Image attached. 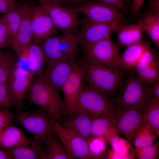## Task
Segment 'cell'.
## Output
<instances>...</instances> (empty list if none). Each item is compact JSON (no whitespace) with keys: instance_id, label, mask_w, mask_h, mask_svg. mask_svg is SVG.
I'll use <instances>...</instances> for the list:
<instances>
[{"instance_id":"1","label":"cell","mask_w":159,"mask_h":159,"mask_svg":"<svg viewBox=\"0 0 159 159\" xmlns=\"http://www.w3.org/2000/svg\"><path fill=\"white\" fill-rule=\"evenodd\" d=\"M87 84L106 95L112 101L125 77L120 68H111L84 56L80 60Z\"/></svg>"},{"instance_id":"2","label":"cell","mask_w":159,"mask_h":159,"mask_svg":"<svg viewBox=\"0 0 159 159\" xmlns=\"http://www.w3.org/2000/svg\"><path fill=\"white\" fill-rule=\"evenodd\" d=\"M26 97L30 103L38 105L54 120L58 121L67 113V107L59 92L39 74L34 77Z\"/></svg>"},{"instance_id":"3","label":"cell","mask_w":159,"mask_h":159,"mask_svg":"<svg viewBox=\"0 0 159 159\" xmlns=\"http://www.w3.org/2000/svg\"><path fill=\"white\" fill-rule=\"evenodd\" d=\"M132 72L125 77L113 103L124 108H144L152 97L151 87H148Z\"/></svg>"},{"instance_id":"4","label":"cell","mask_w":159,"mask_h":159,"mask_svg":"<svg viewBox=\"0 0 159 159\" xmlns=\"http://www.w3.org/2000/svg\"><path fill=\"white\" fill-rule=\"evenodd\" d=\"M14 119L33 136V139L41 145H46L52 132V119L41 108L29 111L17 109Z\"/></svg>"},{"instance_id":"5","label":"cell","mask_w":159,"mask_h":159,"mask_svg":"<svg viewBox=\"0 0 159 159\" xmlns=\"http://www.w3.org/2000/svg\"><path fill=\"white\" fill-rule=\"evenodd\" d=\"M40 46L47 63L62 59L77 58L80 49L74 34L52 37Z\"/></svg>"},{"instance_id":"6","label":"cell","mask_w":159,"mask_h":159,"mask_svg":"<svg viewBox=\"0 0 159 159\" xmlns=\"http://www.w3.org/2000/svg\"><path fill=\"white\" fill-rule=\"evenodd\" d=\"M113 105L109 117L119 133L128 141L133 142L144 121L143 108H124Z\"/></svg>"},{"instance_id":"7","label":"cell","mask_w":159,"mask_h":159,"mask_svg":"<svg viewBox=\"0 0 159 159\" xmlns=\"http://www.w3.org/2000/svg\"><path fill=\"white\" fill-rule=\"evenodd\" d=\"M113 105L106 95L86 84L83 85L75 111L83 112L92 118L101 115L109 117Z\"/></svg>"},{"instance_id":"8","label":"cell","mask_w":159,"mask_h":159,"mask_svg":"<svg viewBox=\"0 0 159 159\" xmlns=\"http://www.w3.org/2000/svg\"><path fill=\"white\" fill-rule=\"evenodd\" d=\"M75 9L87 20L119 26L126 21L123 12L111 5L94 0L83 1Z\"/></svg>"},{"instance_id":"9","label":"cell","mask_w":159,"mask_h":159,"mask_svg":"<svg viewBox=\"0 0 159 159\" xmlns=\"http://www.w3.org/2000/svg\"><path fill=\"white\" fill-rule=\"evenodd\" d=\"M37 1L47 12L56 27L63 34H76L81 21L79 17V13L75 9L44 0Z\"/></svg>"},{"instance_id":"10","label":"cell","mask_w":159,"mask_h":159,"mask_svg":"<svg viewBox=\"0 0 159 159\" xmlns=\"http://www.w3.org/2000/svg\"><path fill=\"white\" fill-rule=\"evenodd\" d=\"M81 21L82 27L75 35L80 49L83 52L98 42L110 38L119 26L92 22L85 19Z\"/></svg>"},{"instance_id":"11","label":"cell","mask_w":159,"mask_h":159,"mask_svg":"<svg viewBox=\"0 0 159 159\" xmlns=\"http://www.w3.org/2000/svg\"><path fill=\"white\" fill-rule=\"evenodd\" d=\"M52 122L53 133L58 136L71 159H95L89 151L87 139L65 129L57 121Z\"/></svg>"},{"instance_id":"12","label":"cell","mask_w":159,"mask_h":159,"mask_svg":"<svg viewBox=\"0 0 159 159\" xmlns=\"http://www.w3.org/2000/svg\"><path fill=\"white\" fill-rule=\"evenodd\" d=\"M79 59H64L47 63L46 67L38 74L51 86L59 92Z\"/></svg>"},{"instance_id":"13","label":"cell","mask_w":159,"mask_h":159,"mask_svg":"<svg viewBox=\"0 0 159 159\" xmlns=\"http://www.w3.org/2000/svg\"><path fill=\"white\" fill-rule=\"evenodd\" d=\"M31 23L33 40L38 45L58 33L49 15L40 6H32Z\"/></svg>"},{"instance_id":"14","label":"cell","mask_w":159,"mask_h":159,"mask_svg":"<svg viewBox=\"0 0 159 159\" xmlns=\"http://www.w3.org/2000/svg\"><path fill=\"white\" fill-rule=\"evenodd\" d=\"M84 81L83 70L80 59H79L61 89L64 94L67 113L75 111Z\"/></svg>"},{"instance_id":"15","label":"cell","mask_w":159,"mask_h":159,"mask_svg":"<svg viewBox=\"0 0 159 159\" xmlns=\"http://www.w3.org/2000/svg\"><path fill=\"white\" fill-rule=\"evenodd\" d=\"M84 53V56L107 67L119 68L118 46L111 41L110 38L98 42Z\"/></svg>"},{"instance_id":"16","label":"cell","mask_w":159,"mask_h":159,"mask_svg":"<svg viewBox=\"0 0 159 159\" xmlns=\"http://www.w3.org/2000/svg\"><path fill=\"white\" fill-rule=\"evenodd\" d=\"M21 20L16 32L11 36L10 44L16 52L31 43L33 40L31 23L32 6L26 3L18 4Z\"/></svg>"},{"instance_id":"17","label":"cell","mask_w":159,"mask_h":159,"mask_svg":"<svg viewBox=\"0 0 159 159\" xmlns=\"http://www.w3.org/2000/svg\"><path fill=\"white\" fill-rule=\"evenodd\" d=\"M34 74L16 65L6 83L14 97L15 107L21 109L31 84Z\"/></svg>"},{"instance_id":"18","label":"cell","mask_w":159,"mask_h":159,"mask_svg":"<svg viewBox=\"0 0 159 159\" xmlns=\"http://www.w3.org/2000/svg\"><path fill=\"white\" fill-rule=\"evenodd\" d=\"M18 62L21 68L34 75L40 72L47 62L40 46L31 43L20 53Z\"/></svg>"},{"instance_id":"19","label":"cell","mask_w":159,"mask_h":159,"mask_svg":"<svg viewBox=\"0 0 159 159\" xmlns=\"http://www.w3.org/2000/svg\"><path fill=\"white\" fill-rule=\"evenodd\" d=\"M92 118L85 113L75 111L67 113L58 121L65 129L87 139L92 137Z\"/></svg>"},{"instance_id":"20","label":"cell","mask_w":159,"mask_h":159,"mask_svg":"<svg viewBox=\"0 0 159 159\" xmlns=\"http://www.w3.org/2000/svg\"><path fill=\"white\" fill-rule=\"evenodd\" d=\"M150 48L149 43L142 40L127 46L125 51L120 55L119 67L125 72H132L144 53Z\"/></svg>"},{"instance_id":"21","label":"cell","mask_w":159,"mask_h":159,"mask_svg":"<svg viewBox=\"0 0 159 159\" xmlns=\"http://www.w3.org/2000/svg\"><path fill=\"white\" fill-rule=\"evenodd\" d=\"M34 140L28 138L22 130L15 126L11 125L0 132L1 148L5 149L29 145Z\"/></svg>"},{"instance_id":"22","label":"cell","mask_w":159,"mask_h":159,"mask_svg":"<svg viewBox=\"0 0 159 159\" xmlns=\"http://www.w3.org/2000/svg\"><path fill=\"white\" fill-rule=\"evenodd\" d=\"M35 140L29 145L6 149L12 159H45L46 149Z\"/></svg>"},{"instance_id":"23","label":"cell","mask_w":159,"mask_h":159,"mask_svg":"<svg viewBox=\"0 0 159 159\" xmlns=\"http://www.w3.org/2000/svg\"><path fill=\"white\" fill-rule=\"evenodd\" d=\"M122 25L119 26L116 31L119 46H127L142 40L143 30L139 23L128 25Z\"/></svg>"},{"instance_id":"24","label":"cell","mask_w":159,"mask_h":159,"mask_svg":"<svg viewBox=\"0 0 159 159\" xmlns=\"http://www.w3.org/2000/svg\"><path fill=\"white\" fill-rule=\"evenodd\" d=\"M118 132L111 119L106 116H98L92 119L91 136L102 137L107 140L112 136L117 135Z\"/></svg>"},{"instance_id":"25","label":"cell","mask_w":159,"mask_h":159,"mask_svg":"<svg viewBox=\"0 0 159 159\" xmlns=\"http://www.w3.org/2000/svg\"><path fill=\"white\" fill-rule=\"evenodd\" d=\"M138 23L159 47V12L148 11L139 19Z\"/></svg>"},{"instance_id":"26","label":"cell","mask_w":159,"mask_h":159,"mask_svg":"<svg viewBox=\"0 0 159 159\" xmlns=\"http://www.w3.org/2000/svg\"><path fill=\"white\" fill-rule=\"evenodd\" d=\"M135 69L137 76L146 85H153L159 79L158 59L148 64H138Z\"/></svg>"},{"instance_id":"27","label":"cell","mask_w":159,"mask_h":159,"mask_svg":"<svg viewBox=\"0 0 159 159\" xmlns=\"http://www.w3.org/2000/svg\"><path fill=\"white\" fill-rule=\"evenodd\" d=\"M144 119L157 137L159 135V99L152 98L143 110Z\"/></svg>"},{"instance_id":"28","label":"cell","mask_w":159,"mask_h":159,"mask_svg":"<svg viewBox=\"0 0 159 159\" xmlns=\"http://www.w3.org/2000/svg\"><path fill=\"white\" fill-rule=\"evenodd\" d=\"M157 137L150 126L144 119L133 142L136 148H141L152 145Z\"/></svg>"},{"instance_id":"29","label":"cell","mask_w":159,"mask_h":159,"mask_svg":"<svg viewBox=\"0 0 159 159\" xmlns=\"http://www.w3.org/2000/svg\"><path fill=\"white\" fill-rule=\"evenodd\" d=\"M107 140L111 146L112 151L108 158L111 159H128L129 157V150L130 145L127 141L114 135L109 138Z\"/></svg>"},{"instance_id":"30","label":"cell","mask_w":159,"mask_h":159,"mask_svg":"<svg viewBox=\"0 0 159 159\" xmlns=\"http://www.w3.org/2000/svg\"><path fill=\"white\" fill-rule=\"evenodd\" d=\"M52 134L49 138L46 143L45 159H71L62 143L54 138Z\"/></svg>"},{"instance_id":"31","label":"cell","mask_w":159,"mask_h":159,"mask_svg":"<svg viewBox=\"0 0 159 159\" xmlns=\"http://www.w3.org/2000/svg\"><path fill=\"white\" fill-rule=\"evenodd\" d=\"M18 4L12 7L0 17L8 33L11 36L17 31L21 20V15Z\"/></svg>"},{"instance_id":"32","label":"cell","mask_w":159,"mask_h":159,"mask_svg":"<svg viewBox=\"0 0 159 159\" xmlns=\"http://www.w3.org/2000/svg\"><path fill=\"white\" fill-rule=\"evenodd\" d=\"M17 57L10 51H7L0 60V84L6 83L15 69Z\"/></svg>"},{"instance_id":"33","label":"cell","mask_w":159,"mask_h":159,"mask_svg":"<svg viewBox=\"0 0 159 159\" xmlns=\"http://www.w3.org/2000/svg\"><path fill=\"white\" fill-rule=\"evenodd\" d=\"M106 139L105 137H91L87 139L89 151L95 159L104 158L102 153L106 147Z\"/></svg>"},{"instance_id":"34","label":"cell","mask_w":159,"mask_h":159,"mask_svg":"<svg viewBox=\"0 0 159 159\" xmlns=\"http://www.w3.org/2000/svg\"><path fill=\"white\" fill-rule=\"evenodd\" d=\"M15 107V100L6 83L0 84V108L9 109Z\"/></svg>"},{"instance_id":"35","label":"cell","mask_w":159,"mask_h":159,"mask_svg":"<svg viewBox=\"0 0 159 159\" xmlns=\"http://www.w3.org/2000/svg\"><path fill=\"white\" fill-rule=\"evenodd\" d=\"M158 145L156 143L141 148H136L135 155L140 159H155L158 156Z\"/></svg>"},{"instance_id":"36","label":"cell","mask_w":159,"mask_h":159,"mask_svg":"<svg viewBox=\"0 0 159 159\" xmlns=\"http://www.w3.org/2000/svg\"><path fill=\"white\" fill-rule=\"evenodd\" d=\"M14 118L13 113L9 109L0 108V132L11 125Z\"/></svg>"},{"instance_id":"37","label":"cell","mask_w":159,"mask_h":159,"mask_svg":"<svg viewBox=\"0 0 159 159\" xmlns=\"http://www.w3.org/2000/svg\"><path fill=\"white\" fill-rule=\"evenodd\" d=\"M11 37L0 17V49L5 47L10 44Z\"/></svg>"},{"instance_id":"38","label":"cell","mask_w":159,"mask_h":159,"mask_svg":"<svg viewBox=\"0 0 159 159\" xmlns=\"http://www.w3.org/2000/svg\"><path fill=\"white\" fill-rule=\"evenodd\" d=\"M105 4L112 6L123 12H127V10L126 4L124 0H94Z\"/></svg>"},{"instance_id":"39","label":"cell","mask_w":159,"mask_h":159,"mask_svg":"<svg viewBox=\"0 0 159 159\" xmlns=\"http://www.w3.org/2000/svg\"><path fill=\"white\" fill-rule=\"evenodd\" d=\"M17 4L15 0H0V13L4 14Z\"/></svg>"},{"instance_id":"40","label":"cell","mask_w":159,"mask_h":159,"mask_svg":"<svg viewBox=\"0 0 159 159\" xmlns=\"http://www.w3.org/2000/svg\"><path fill=\"white\" fill-rule=\"evenodd\" d=\"M131 11L134 14H140L144 0H131Z\"/></svg>"},{"instance_id":"41","label":"cell","mask_w":159,"mask_h":159,"mask_svg":"<svg viewBox=\"0 0 159 159\" xmlns=\"http://www.w3.org/2000/svg\"><path fill=\"white\" fill-rule=\"evenodd\" d=\"M151 87L152 97L159 99V79Z\"/></svg>"},{"instance_id":"42","label":"cell","mask_w":159,"mask_h":159,"mask_svg":"<svg viewBox=\"0 0 159 159\" xmlns=\"http://www.w3.org/2000/svg\"><path fill=\"white\" fill-rule=\"evenodd\" d=\"M148 11L159 12V0H149Z\"/></svg>"},{"instance_id":"43","label":"cell","mask_w":159,"mask_h":159,"mask_svg":"<svg viewBox=\"0 0 159 159\" xmlns=\"http://www.w3.org/2000/svg\"><path fill=\"white\" fill-rule=\"evenodd\" d=\"M67 4L71 5L72 8H75L79 6L84 0H65Z\"/></svg>"},{"instance_id":"44","label":"cell","mask_w":159,"mask_h":159,"mask_svg":"<svg viewBox=\"0 0 159 159\" xmlns=\"http://www.w3.org/2000/svg\"><path fill=\"white\" fill-rule=\"evenodd\" d=\"M0 148V159H12L8 151Z\"/></svg>"},{"instance_id":"45","label":"cell","mask_w":159,"mask_h":159,"mask_svg":"<svg viewBox=\"0 0 159 159\" xmlns=\"http://www.w3.org/2000/svg\"><path fill=\"white\" fill-rule=\"evenodd\" d=\"M47 2L54 4L66 6L67 4L65 0H44Z\"/></svg>"},{"instance_id":"46","label":"cell","mask_w":159,"mask_h":159,"mask_svg":"<svg viewBox=\"0 0 159 159\" xmlns=\"http://www.w3.org/2000/svg\"><path fill=\"white\" fill-rule=\"evenodd\" d=\"M5 52H4L1 50V49H0V60L4 55Z\"/></svg>"},{"instance_id":"47","label":"cell","mask_w":159,"mask_h":159,"mask_svg":"<svg viewBox=\"0 0 159 159\" xmlns=\"http://www.w3.org/2000/svg\"><path fill=\"white\" fill-rule=\"evenodd\" d=\"M126 4L129 3L131 0H124Z\"/></svg>"},{"instance_id":"48","label":"cell","mask_w":159,"mask_h":159,"mask_svg":"<svg viewBox=\"0 0 159 159\" xmlns=\"http://www.w3.org/2000/svg\"><path fill=\"white\" fill-rule=\"evenodd\" d=\"M0 148H1L0 145Z\"/></svg>"}]
</instances>
